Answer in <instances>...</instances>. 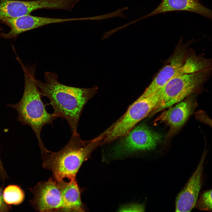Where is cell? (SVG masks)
I'll return each instance as SVG.
<instances>
[{
  "instance_id": "16",
  "label": "cell",
  "mask_w": 212,
  "mask_h": 212,
  "mask_svg": "<svg viewBox=\"0 0 212 212\" xmlns=\"http://www.w3.org/2000/svg\"><path fill=\"white\" fill-rule=\"evenodd\" d=\"M212 191L209 190L204 192L197 199L195 206L200 210L211 211Z\"/></svg>"
},
{
  "instance_id": "15",
  "label": "cell",
  "mask_w": 212,
  "mask_h": 212,
  "mask_svg": "<svg viewBox=\"0 0 212 212\" xmlns=\"http://www.w3.org/2000/svg\"><path fill=\"white\" fill-rule=\"evenodd\" d=\"M3 197L7 204L18 205L23 201L24 194L19 187L11 185L5 188L3 193Z\"/></svg>"
},
{
  "instance_id": "3",
  "label": "cell",
  "mask_w": 212,
  "mask_h": 212,
  "mask_svg": "<svg viewBox=\"0 0 212 212\" xmlns=\"http://www.w3.org/2000/svg\"><path fill=\"white\" fill-rule=\"evenodd\" d=\"M18 61L24 72V91L20 100L16 104L9 106L17 111L19 121L32 128L37 137L40 148H42L45 146L41 137L42 129L46 125H52L57 117L53 113L47 112L41 99V92L36 83L35 65L26 67L21 60Z\"/></svg>"
},
{
  "instance_id": "18",
  "label": "cell",
  "mask_w": 212,
  "mask_h": 212,
  "mask_svg": "<svg viewBox=\"0 0 212 212\" xmlns=\"http://www.w3.org/2000/svg\"><path fill=\"white\" fill-rule=\"evenodd\" d=\"M5 202L1 189L0 187V212H6L9 210V207Z\"/></svg>"
},
{
  "instance_id": "9",
  "label": "cell",
  "mask_w": 212,
  "mask_h": 212,
  "mask_svg": "<svg viewBox=\"0 0 212 212\" xmlns=\"http://www.w3.org/2000/svg\"><path fill=\"white\" fill-rule=\"evenodd\" d=\"M206 155L204 151L196 170L178 195L175 201L176 212H190L195 207L202 184Z\"/></svg>"
},
{
  "instance_id": "8",
  "label": "cell",
  "mask_w": 212,
  "mask_h": 212,
  "mask_svg": "<svg viewBox=\"0 0 212 212\" xmlns=\"http://www.w3.org/2000/svg\"><path fill=\"white\" fill-rule=\"evenodd\" d=\"M34 197L31 203L40 212L64 211V204L56 181L52 177L41 181L32 190Z\"/></svg>"
},
{
  "instance_id": "12",
  "label": "cell",
  "mask_w": 212,
  "mask_h": 212,
  "mask_svg": "<svg viewBox=\"0 0 212 212\" xmlns=\"http://www.w3.org/2000/svg\"><path fill=\"white\" fill-rule=\"evenodd\" d=\"M194 13L211 20L212 11L199 0H162L152 12L143 17V19L160 14L175 11Z\"/></svg>"
},
{
  "instance_id": "14",
  "label": "cell",
  "mask_w": 212,
  "mask_h": 212,
  "mask_svg": "<svg viewBox=\"0 0 212 212\" xmlns=\"http://www.w3.org/2000/svg\"><path fill=\"white\" fill-rule=\"evenodd\" d=\"M55 180L64 200V211H85V208L81 199V191L76 178L69 182L63 179Z\"/></svg>"
},
{
  "instance_id": "6",
  "label": "cell",
  "mask_w": 212,
  "mask_h": 212,
  "mask_svg": "<svg viewBox=\"0 0 212 212\" xmlns=\"http://www.w3.org/2000/svg\"><path fill=\"white\" fill-rule=\"evenodd\" d=\"M122 137L113 149L112 155L115 158L137 151L153 149L162 138L160 134L144 125L134 127Z\"/></svg>"
},
{
  "instance_id": "5",
  "label": "cell",
  "mask_w": 212,
  "mask_h": 212,
  "mask_svg": "<svg viewBox=\"0 0 212 212\" xmlns=\"http://www.w3.org/2000/svg\"><path fill=\"white\" fill-rule=\"evenodd\" d=\"M158 100L156 92L145 98L139 97L121 118L104 132L100 145L111 142L128 133L155 109Z\"/></svg>"
},
{
  "instance_id": "10",
  "label": "cell",
  "mask_w": 212,
  "mask_h": 212,
  "mask_svg": "<svg viewBox=\"0 0 212 212\" xmlns=\"http://www.w3.org/2000/svg\"><path fill=\"white\" fill-rule=\"evenodd\" d=\"M1 20L10 28L7 34L1 36L6 39H14L23 32L50 24L68 22L67 19H59L34 16L27 15L20 17L6 18Z\"/></svg>"
},
{
  "instance_id": "19",
  "label": "cell",
  "mask_w": 212,
  "mask_h": 212,
  "mask_svg": "<svg viewBox=\"0 0 212 212\" xmlns=\"http://www.w3.org/2000/svg\"><path fill=\"white\" fill-rule=\"evenodd\" d=\"M1 30V28L0 27V32ZM1 33H0V36H1Z\"/></svg>"
},
{
  "instance_id": "17",
  "label": "cell",
  "mask_w": 212,
  "mask_h": 212,
  "mask_svg": "<svg viewBox=\"0 0 212 212\" xmlns=\"http://www.w3.org/2000/svg\"><path fill=\"white\" fill-rule=\"evenodd\" d=\"M119 211H144V205L142 204H131L122 206L119 209Z\"/></svg>"
},
{
  "instance_id": "11",
  "label": "cell",
  "mask_w": 212,
  "mask_h": 212,
  "mask_svg": "<svg viewBox=\"0 0 212 212\" xmlns=\"http://www.w3.org/2000/svg\"><path fill=\"white\" fill-rule=\"evenodd\" d=\"M53 5V0H0V20L29 15L36 10L52 9Z\"/></svg>"
},
{
  "instance_id": "2",
  "label": "cell",
  "mask_w": 212,
  "mask_h": 212,
  "mask_svg": "<svg viewBox=\"0 0 212 212\" xmlns=\"http://www.w3.org/2000/svg\"><path fill=\"white\" fill-rule=\"evenodd\" d=\"M103 135L102 133L92 140L84 141L78 133L72 134L67 143L59 151L52 152L46 148L41 150L43 166L52 172V177L56 180L75 178L83 162L100 145Z\"/></svg>"
},
{
  "instance_id": "1",
  "label": "cell",
  "mask_w": 212,
  "mask_h": 212,
  "mask_svg": "<svg viewBox=\"0 0 212 212\" xmlns=\"http://www.w3.org/2000/svg\"><path fill=\"white\" fill-rule=\"evenodd\" d=\"M44 82L36 79L42 96L47 97L57 117L66 120L72 134L78 133L77 127L83 110L88 102L97 93L98 87L80 88L60 83L54 72H47Z\"/></svg>"
},
{
  "instance_id": "13",
  "label": "cell",
  "mask_w": 212,
  "mask_h": 212,
  "mask_svg": "<svg viewBox=\"0 0 212 212\" xmlns=\"http://www.w3.org/2000/svg\"><path fill=\"white\" fill-rule=\"evenodd\" d=\"M194 107L193 99H188L164 112L156 120L167 123L172 129H177L185 123Z\"/></svg>"
},
{
  "instance_id": "4",
  "label": "cell",
  "mask_w": 212,
  "mask_h": 212,
  "mask_svg": "<svg viewBox=\"0 0 212 212\" xmlns=\"http://www.w3.org/2000/svg\"><path fill=\"white\" fill-rule=\"evenodd\" d=\"M208 71L180 74L171 79L156 92L159 100L152 115L171 107L193 93L204 82Z\"/></svg>"
},
{
  "instance_id": "7",
  "label": "cell",
  "mask_w": 212,
  "mask_h": 212,
  "mask_svg": "<svg viewBox=\"0 0 212 212\" xmlns=\"http://www.w3.org/2000/svg\"><path fill=\"white\" fill-rule=\"evenodd\" d=\"M179 43L167 64L160 70L139 97L145 98L152 95L162 88L175 76L186 74L185 62L188 54L189 42Z\"/></svg>"
}]
</instances>
